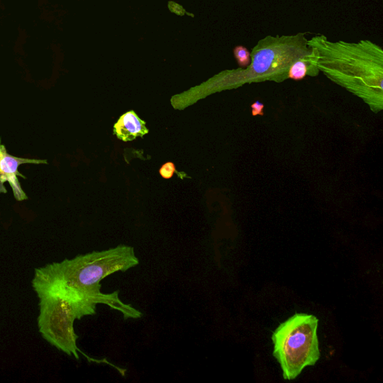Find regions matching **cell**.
Wrapping results in <instances>:
<instances>
[{
  "label": "cell",
  "mask_w": 383,
  "mask_h": 383,
  "mask_svg": "<svg viewBox=\"0 0 383 383\" xmlns=\"http://www.w3.org/2000/svg\"><path fill=\"white\" fill-rule=\"evenodd\" d=\"M234 56L237 62L241 68L245 69L251 63V53L248 51L247 48L239 45L235 47Z\"/></svg>",
  "instance_id": "obj_8"
},
{
  "label": "cell",
  "mask_w": 383,
  "mask_h": 383,
  "mask_svg": "<svg viewBox=\"0 0 383 383\" xmlns=\"http://www.w3.org/2000/svg\"><path fill=\"white\" fill-rule=\"evenodd\" d=\"M319 71L357 96L376 113L383 108V51L369 40L331 42L318 35L308 40Z\"/></svg>",
  "instance_id": "obj_2"
},
{
  "label": "cell",
  "mask_w": 383,
  "mask_h": 383,
  "mask_svg": "<svg viewBox=\"0 0 383 383\" xmlns=\"http://www.w3.org/2000/svg\"><path fill=\"white\" fill-rule=\"evenodd\" d=\"M40 299L38 328L43 338L67 355L79 359L80 350L76 346L78 335L74 323L85 316L95 314L97 306L71 301L55 295H44Z\"/></svg>",
  "instance_id": "obj_5"
},
{
  "label": "cell",
  "mask_w": 383,
  "mask_h": 383,
  "mask_svg": "<svg viewBox=\"0 0 383 383\" xmlns=\"http://www.w3.org/2000/svg\"><path fill=\"white\" fill-rule=\"evenodd\" d=\"M42 164L46 161L32 160L19 158L9 155L6 148L0 144V194H6L7 190L4 186L8 183L13 190L15 198L17 201L27 199L26 195L22 188L18 177L24 178L19 172V167L25 164Z\"/></svg>",
  "instance_id": "obj_6"
},
{
  "label": "cell",
  "mask_w": 383,
  "mask_h": 383,
  "mask_svg": "<svg viewBox=\"0 0 383 383\" xmlns=\"http://www.w3.org/2000/svg\"><path fill=\"white\" fill-rule=\"evenodd\" d=\"M318 319L307 314H296L280 325L272 340L273 356L280 363L283 378L293 380L320 359Z\"/></svg>",
  "instance_id": "obj_4"
},
{
  "label": "cell",
  "mask_w": 383,
  "mask_h": 383,
  "mask_svg": "<svg viewBox=\"0 0 383 383\" xmlns=\"http://www.w3.org/2000/svg\"><path fill=\"white\" fill-rule=\"evenodd\" d=\"M148 132L146 122L142 120L133 110L121 114L113 129L114 135L124 142H132L138 137L142 138Z\"/></svg>",
  "instance_id": "obj_7"
},
{
  "label": "cell",
  "mask_w": 383,
  "mask_h": 383,
  "mask_svg": "<svg viewBox=\"0 0 383 383\" xmlns=\"http://www.w3.org/2000/svg\"><path fill=\"white\" fill-rule=\"evenodd\" d=\"M159 172L160 175L164 179H170L176 173L177 170L173 162H168L162 166Z\"/></svg>",
  "instance_id": "obj_9"
},
{
  "label": "cell",
  "mask_w": 383,
  "mask_h": 383,
  "mask_svg": "<svg viewBox=\"0 0 383 383\" xmlns=\"http://www.w3.org/2000/svg\"><path fill=\"white\" fill-rule=\"evenodd\" d=\"M305 33L268 35L257 42L251 53V63L245 69L225 71L214 76L220 91L244 84L289 79L291 66L312 56Z\"/></svg>",
  "instance_id": "obj_3"
},
{
  "label": "cell",
  "mask_w": 383,
  "mask_h": 383,
  "mask_svg": "<svg viewBox=\"0 0 383 383\" xmlns=\"http://www.w3.org/2000/svg\"><path fill=\"white\" fill-rule=\"evenodd\" d=\"M139 263L133 247L120 245L40 268L35 270L33 286L38 298L55 295L76 302L103 304L122 314L124 319H138L142 314L123 303L119 291L102 293L101 282L114 273L126 272Z\"/></svg>",
  "instance_id": "obj_1"
},
{
  "label": "cell",
  "mask_w": 383,
  "mask_h": 383,
  "mask_svg": "<svg viewBox=\"0 0 383 383\" xmlns=\"http://www.w3.org/2000/svg\"><path fill=\"white\" fill-rule=\"evenodd\" d=\"M253 110V116H264V105L257 101L251 106Z\"/></svg>",
  "instance_id": "obj_10"
}]
</instances>
